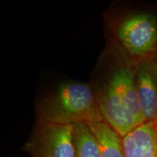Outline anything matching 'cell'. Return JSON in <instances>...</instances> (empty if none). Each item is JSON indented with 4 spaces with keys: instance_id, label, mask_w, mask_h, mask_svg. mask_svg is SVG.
<instances>
[{
    "instance_id": "1",
    "label": "cell",
    "mask_w": 157,
    "mask_h": 157,
    "mask_svg": "<svg viewBox=\"0 0 157 157\" xmlns=\"http://www.w3.org/2000/svg\"><path fill=\"white\" fill-rule=\"evenodd\" d=\"M94 89L103 120L121 137L145 122L137 95L135 69L114 58V52Z\"/></svg>"
},
{
    "instance_id": "2",
    "label": "cell",
    "mask_w": 157,
    "mask_h": 157,
    "mask_svg": "<svg viewBox=\"0 0 157 157\" xmlns=\"http://www.w3.org/2000/svg\"><path fill=\"white\" fill-rule=\"evenodd\" d=\"M37 121L76 124L104 121L93 86L81 82L62 83L38 104Z\"/></svg>"
},
{
    "instance_id": "3",
    "label": "cell",
    "mask_w": 157,
    "mask_h": 157,
    "mask_svg": "<svg viewBox=\"0 0 157 157\" xmlns=\"http://www.w3.org/2000/svg\"><path fill=\"white\" fill-rule=\"evenodd\" d=\"M117 37L121 48L137 64L157 56V18L152 14L131 15L119 23Z\"/></svg>"
},
{
    "instance_id": "4",
    "label": "cell",
    "mask_w": 157,
    "mask_h": 157,
    "mask_svg": "<svg viewBox=\"0 0 157 157\" xmlns=\"http://www.w3.org/2000/svg\"><path fill=\"white\" fill-rule=\"evenodd\" d=\"M74 127L38 121L24 150L31 157H75Z\"/></svg>"
},
{
    "instance_id": "5",
    "label": "cell",
    "mask_w": 157,
    "mask_h": 157,
    "mask_svg": "<svg viewBox=\"0 0 157 157\" xmlns=\"http://www.w3.org/2000/svg\"><path fill=\"white\" fill-rule=\"evenodd\" d=\"M135 81L145 122L157 124V64L154 60L136 64Z\"/></svg>"
},
{
    "instance_id": "6",
    "label": "cell",
    "mask_w": 157,
    "mask_h": 157,
    "mask_svg": "<svg viewBox=\"0 0 157 157\" xmlns=\"http://www.w3.org/2000/svg\"><path fill=\"white\" fill-rule=\"evenodd\" d=\"M124 157H157V124L147 121L122 137Z\"/></svg>"
},
{
    "instance_id": "7",
    "label": "cell",
    "mask_w": 157,
    "mask_h": 157,
    "mask_svg": "<svg viewBox=\"0 0 157 157\" xmlns=\"http://www.w3.org/2000/svg\"><path fill=\"white\" fill-rule=\"evenodd\" d=\"M99 145L101 157H124L122 137L105 121L88 124Z\"/></svg>"
},
{
    "instance_id": "8",
    "label": "cell",
    "mask_w": 157,
    "mask_h": 157,
    "mask_svg": "<svg viewBox=\"0 0 157 157\" xmlns=\"http://www.w3.org/2000/svg\"><path fill=\"white\" fill-rule=\"evenodd\" d=\"M73 138L75 157H101L97 139L88 124H74Z\"/></svg>"
},
{
    "instance_id": "9",
    "label": "cell",
    "mask_w": 157,
    "mask_h": 157,
    "mask_svg": "<svg viewBox=\"0 0 157 157\" xmlns=\"http://www.w3.org/2000/svg\"><path fill=\"white\" fill-rule=\"evenodd\" d=\"M154 60H155V62L156 63V64H157V56H156V58H155V59H154Z\"/></svg>"
}]
</instances>
